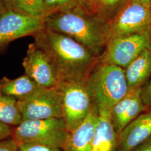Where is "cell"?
Wrapping results in <instances>:
<instances>
[{"instance_id": "6da1fadb", "label": "cell", "mask_w": 151, "mask_h": 151, "mask_svg": "<svg viewBox=\"0 0 151 151\" xmlns=\"http://www.w3.org/2000/svg\"><path fill=\"white\" fill-rule=\"evenodd\" d=\"M32 36L34 43L47 56L59 82L85 83L99 62V57L65 34L44 27Z\"/></svg>"}, {"instance_id": "7a4b0ae2", "label": "cell", "mask_w": 151, "mask_h": 151, "mask_svg": "<svg viewBox=\"0 0 151 151\" xmlns=\"http://www.w3.org/2000/svg\"><path fill=\"white\" fill-rule=\"evenodd\" d=\"M44 26L74 39L97 57L108 41L109 22L80 5L49 15L44 19Z\"/></svg>"}, {"instance_id": "3957f363", "label": "cell", "mask_w": 151, "mask_h": 151, "mask_svg": "<svg viewBox=\"0 0 151 151\" xmlns=\"http://www.w3.org/2000/svg\"><path fill=\"white\" fill-rule=\"evenodd\" d=\"M85 86L98 111L111 112L129 91L124 68L100 62L88 77Z\"/></svg>"}, {"instance_id": "277c9868", "label": "cell", "mask_w": 151, "mask_h": 151, "mask_svg": "<svg viewBox=\"0 0 151 151\" xmlns=\"http://www.w3.org/2000/svg\"><path fill=\"white\" fill-rule=\"evenodd\" d=\"M68 135L63 119L50 118L22 121L12 130L11 137L18 146L37 143L62 150Z\"/></svg>"}, {"instance_id": "5b68a950", "label": "cell", "mask_w": 151, "mask_h": 151, "mask_svg": "<svg viewBox=\"0 0 151 151\" xmlns=\"http://www.w3.org/2000/svg\"><path fill=\"white\" fill-rule=\"evenodd\" d=\"M58 88L61 95L62 119L71 132L83 122L93 105L85 83L60 82Z\"/></svg>"}, {"instance_id": "8992f818", "label": "cell", "mask_w": 151, "mask_h": 151, "mask_svg": "<svg viewBox=\"0 0 151 151\" xmlns=\"http://www.w3.org/2000/svg\"><path fill=\"white\" fill-rule=\"evenodd\" d=\"M146 49H151L150 31L109 40L99 62L125 69Z\"/></svg>"}, {"instance_id": "52a82bcc", "label": "cell", "mask_w": 151, "mask_h": 151, "mask_svg": "<svg viewBox=\"0 0 151 151\" xmlns=\"http://www.w3.org/2000/svg\"><path fill=\"white\" fill-rule=\"evenodd\" d=\"M151 9L137 0H128L119 13L109 22L108 40L150 30Z\"/></svg>"}, {"instance_id": "ba28073f", "label": "cell", "mask_w": 151, "mask_h": 151, "mask_svg": "<svg viewBox=\"0 0 151 151\" xmlns=\"http://www.w3.org/2000/svg\"><path fill=\"white\" fill-rule=\"evenodd\" d=\"M22 120L62 119L61 95L58 86L40 88L32 96L17 101Z\"/></svg>"}, {"instance_id": "9c48e42d", "label": "cell", "mask_w": 151, "mask_h": 151, "mask_svg": "<svg viewBox=\"0 0 151 151\" xmlns=\"http://www.w3.org/2000/svg\"><path fill=\"white\" fill-rule=\"evenodd\" d=\"M44 27L43 19L6 9L0 14V49L17 39L32 35Z\"/></svg>"}, {"instance_id": "30bf717a", "label": "cell", "mask_w": 151, "mask_h": 151, "mask_svg": "<svg viewBox=\"0 0 151 151\" xmlns=\"http://www.w3.org/2000/svg\"><path fill=\"white\" fill-rule=\"evenodd\" d=\"M22 65L25 75L34 81L38 86L43 88L58 86L60 82L47 56L34 43L29 44Z\"/></svg>"}, {"instance_id": "8fae6325", "label": "cell", "mask_w": 151, "mask_h": 151, "mask_svg": "<svg viewBox=\"0 0 151 151\" xmlns=\"http://www.w3.org/2000/svg\"><path fill=\"white\" fill-rule=\"evenodd\" d=\"M142 88L129 90L113 108L111 111V122L118 135L147 108L141 98Z\"/></svg>"}, {"instance_id": "7c38bea8", "label": "cell", "mask_w": 151, "mask_h": 151, "mask_svg": "<svg viewBox=\"0 0 151 151\" xmlns=\"http://www.w3.org/2000/svg\"><path fill=\"white\" fill-rule=\"evenodd\" d=\"M151 137V110L140 114L118 135L116 151H132Z\"/></svg>"}, {"instance_id": "4fadbf2b", "label": "cell", "mask_w": 151, "mask_h": 151, "mask_svg": "<svg viewBox=\"0 0 151 151\" xmlns=\"http://www.w3.org/2000/svg\"><path fill=\"white\" fill-rule=\"evenodd\" d=\"M99 118L97 108L93 106L86 119L69 135L62 151H91Z\"/></svg>"}, {"instance_id": "5bb4252c", "label": "cell", "mask_w": 151, "mask_h": 151, "mask_svg": "<svg viewBox=\"0 0 151 151\" xmlns=\"http://www.w3.org/2000/svg\"><path fill=\"white\" fill-rule=\"evenodd\" d=\"M97 125L91 151H116L118 135L111 119V112L99 110Z\"/></svg>"}, {"instance_id": "9a60e30c", "label": "cell", "mask_w": 151, "mask_h": 151, "mask_svg": "<svg viewBox=\"0 0 151 151\" xmlns=\"http://www.w3.org/2000/svg\"><path fill=\"white\" fill-rule=\"evenodd\" d=\"M124 72L129 90L142 87L151 76V49L143 50Z\"/></svg>"}, {"instance_id": "2e32d148", "label": "cell", "mask_w": 151, "mask_h": 151, "mask_svg": "<svg viewBox=\"0 0 151 151\" xmlns=\"http://www.w3.org/2000/svg\"><path fill=\"white\" fill-rule=\"evenodd\" d=\"M41 87L25 74L15 79L4 77L0 80V90L6 96L17 101L32 96Z\"/></svg>"}, {"instance_id": "e0dca14e", "label": "cell", "mask_w": 151, "mask_h": 151, "mask_svg": "<svg viewBox=\"0 0 151 151\" xmlns=\"http://www.w3.org/2000/svg\"><path fill=\"white\" fill-rule=\"evenodd\" d=\"M6 9L22 14L44 19L47 11L43 0H5Z\"/></svg>"}, {"instance_id": "ac0fdd59", "label": "cell", "mask_w": 151, "mask_h": 151, "mask_svg": "<svg viewBox=\"0 0 151 151\" xmlns=\"http://www.w3.org/2000/svg\"><path fill=\"white\" fill-rule=\"evenodd\" d=\"M17 101L0 90V121L10 126H17L22 122Z\"/></svg>"}, {"instance_id": "d6986e66", "label": "cell", "mask_w": 151, "mask_h": 151, "mask_svg": "<svg viewBox=\"0 0 151 151\" xmlns=\"http://www.w3.org/2000/svg\"><path fill=\"white\" fill-rule=\"evenodd\" d=\"M94 14L110 22L124 7L128 0H91Z\"/></svg>"}, {"instance_id": "ffe728a7", "label": "cell", "mask_w": 151, "mask_h": 151, "mask_svg": "<svg viewBox=\"0 0 151 151\" xmlns=\"http://www.w3.org/2000/svg\"><path fill=\"white\" fill-rule=\"evenodd\" d=\"M43 2L47 16L55 12L68 11L80 5L78 0H43Z\"/></svg>"}, {"instance_id": "44dd1931", "label": "cell", "mask_w": 151, "mask_h": 151, "mask_svg": "<svg viewBox=\"0 0 151 151\" xmlns=\"http://www.w3.org/2000/svg\"><path fill=\"white\" fill-rule=\"evenodd\" d=\"M19 151H62L58 147L37 143H24L18 146Z\"/></svg>"}, {"instance_id": "7402d4cb", "label": "cell", "mask_w": 151, "mask_h": 151, "mask_svg": "<svg viewBox=\"0 0 151 151\" xmlns=\"http://www.w3.org/2000/svg\"><path fill=\"white\" fill-rule=\"evenodd\" d=\"M0 151H19L18 145L10 137L0 142Z\"/></svg>"}, {"instance_id": "603a6c76", "label": "cell", "mask_w": 151, "mask_h": 151, "mask_svg": "<svg viewBox=\"0 0 151 151\" xmlns=\"http://www.w3.org/2000/svg\"><path fill=\"white\" fill-rule=\"evenodd\" d=\"M141 98L147 107L151 106V81L142 87Z\"/></svg>"}, {"instance_id": "cb8c5ba5", "label": "cell", "mask_w": 151, "mask_h": 151, "mask_svg": "<svg viewBox=\"0 0 151 151\" xmlns=\"http://www.w3.org/2000/svg\"><path fill=\"white\" fill-rule=\"evenodd\" d=\"M12 130L10 125L0 121V142L11 137Z\"/></svg>"}, {"instance_id": "d4e9b609", "label": "cell", "mask_w": 151, "mask_h": 151, "mask_svg": "<svg viewBox=\"0 0 151 151\" xmlns=\"http://www.w3.org/2000/svg\"><path fill=\"white\" fill-rule=\"evenodd\" d=\"M132 151H151V137Z\"/></svg>"}, {"instance_id": "484cf974", "label": "cell", "mask_w": 151, "mask_h": 151, "mask_svg": "<svg viewBox=\"0 0 151 151\" xmlns=\"http://www.w3.org/2000/svg\"><path fill=\"white\" fill-rule=\"evenodd\" d=\"M80 6L83 7L87 11L94 14L91 0H78Z\"/></svg>"}, {"instance_id": "4316f807", "label": "cell", "mask_w": 151, "mask_h": 151, "mask_svg": "<svg viewBox=\"0 0 151 151\" xmlns=\"http://www.w3.org/2000/svg\"><path fill=\"white\" fill-rule=\"evenodd\" d=\"M143 5L151 8V0H137Z\"/></svg>"}, {"instance_id": "83f0119b", "label": "cell", "mask_w": 151, "mask_h": 151, "mask_svg": "<svg viewBox=\"0 0 151 151\" xmlns=\"http://www.w3.org/2000/svg\"><path fill=\"white\" fill-rule=\"evenodd\" d=\"M5 0H0V13L5 10Z\"/></svg>"}, {"instance_id": "f1b7e54d", "label": "cell", "mask_w": 151, "mask_h": 151, "mask_svg": "<svg viewBox=\"0 0 151 151\" xmlns=\"http://www.w3.org/2000/svg\"><path fill=\"white\" fill-rule=\"evenodd\" d=\"M150 38H151V26H150Z\"/></svg>"}, {"instance_id": "f546056e", "label": "cell", "mask_w": 151, "mask_h": 151, "mask_svg": "<svg viewBox=\"0 0 151 151\" xmlns=\"http://www.w3.org/2000/svg\"></svg>"}, {"instance_id": "4dcf8cb0", "label": "cell", "mask_w": 151, "mask_h": 151, "mask_svg": "<svg viewBox=\"0 0 151 151\" xmlns=\"http://www.w3.org/2000/svg\"><path fill=\"white\" fill-rule=\"evenodd\" d=\"M0 14H1V13H0Z\"/></svg>"}]
</instances>
